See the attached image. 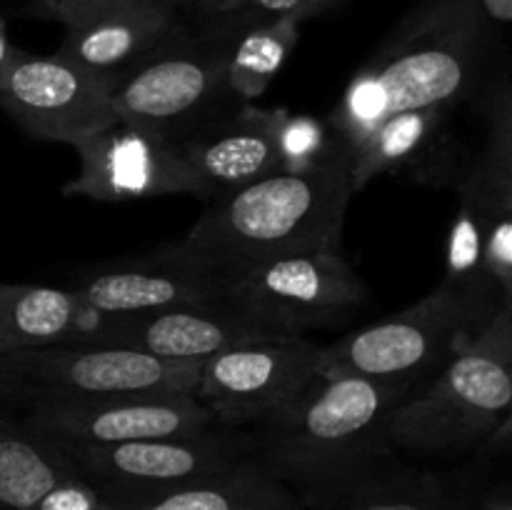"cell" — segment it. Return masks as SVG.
I'll return each instance as SVG.
<instances>
[{"instance_id": "6", "label": "cell", "mask_w": 512, "mask_h": 510, "mask_svg": "<svg viewBox=\"0 0 512 510\" xmlns=\"http://www.w3.org/2000/svg\"><path fill=\"white\" fill-rule=\"evenodd\" d=\"M200 365L115 345H53L0 355V398L193 395Z\"/></svg>"}, {"instance_id": "27", "label": "cell", "mask_w": 512, "mask_h": 510, "mask_svg": "<svg viewBox=\"0 0 512 510\" xmlns=\"http://www.w3.org/2000/svg\"><path fill=\"white\" fill-rule=\"evenodd\" d=\"M25 510H110V498L80 473L60 480L45 490Z\"/></svg>"}, {"instance_id": "22", "label": "cell", "mask_w": 512, "mask_h": 510, "mask_svg": "<svg viewBox=\"0 0 512 510\" xmlns=\"http://www.w3.org/2000/svg\"><path fill=\"white\" fill-rule=\"evenodd\" d=\"M308 510H470L443 478L410 470L383 455L318 495Z\"/></svg>"}, {"instance_id": "28", "label": "cell", "mask_w": 512, "mask_h": 510, "mask_svg": "<svg viewBox=\"0 0 512 510\" xmlns=\"http://www.w3.org/2000/svg\"><path fill=\"white\" fill-rule=\"evenodd\" d=\"M135 3V0H35L28 8L23 10V15L28 18H40V20H55V23L73 25L80 20L90 18L95 13H103V10L118 8V5ZM163 3L175 5V8H183V0H163Z\"/></svg>"}, {"instance_id": "21", "label": "cell", "mask_w": 512, "mask_h": 510, "mask_svg": "<svg viewBox=\"0 0 512 510\" xmlns=\"http://www.w3.org/2000/svg\"><path fill=\"white\" fill-rule=\"evenodd\" d=\"M110 510H308L258 458L148 498H110Z\"/></svg>"}, {"instance_id": "18", "label": "cell", "mask_w": 512, "mask_h": 510, "mask_svg": "<svg viewBox=\"0 0 512 510\" xmlns=\"http://www.w3.org/2000/svg\"><path fill=\"white\" fill-rule=\"evenodd\" d=\"M275 115L278 108L263 110L245 103L230 120L180 143V153L210 195L245 188L283 170L275 143Z\"/></svg>"}, {"instance_id": "14", "label": "cell", "mask_w": 512, "mask_h": 510, "mask_svg": "<svg viewBox=\"0 0 512 510\" xmlns=\"http://www.w3.org/2000/svg\"><path fill=\"white\" fill-rule=\"evenodd\" d=\"M85 305L108 318L155 313L175 305L220 303L223 273L180 245L148 258L123 260L78 275L68 285Z\"/></svg>"}, {"instance_id": "29", "label": "cell", "mask_w": 512, "mask_h": 510, "mask_svg": "<svg viewBox=\"0 0 512 510\" xmlns=\"http://www.w3.org/2000/svg\"><path fill=\"white\" fill-rule=\"evenodd\" d=\"M343 3L348 0H250L243 13L238 15H253L260 20L290 18L295 23H303V20L318 18L328 10L340 8Z\"/></svg>"}, {"instance_id": "12", "label": "cell", "mask_w": 512, "mask_h": 510, "mask_svg": "<svg viewBox=\"0 0 512 510\" xmlns=\"http://www.w3.org/2000/svg\"><path fill=\"white\" fill-rule=\"evenodd\" d=\"M223 93H228L223 45L183 38L178 28L115 83L113 100L120 120L173 138L180 125L208 113Z\"/></svg>"}, {"instance_id": "3", "label": "cell", "mask_w": 512, "mask_h": 510, "mask_svg": "<svg viewBox=\"0 0 512 510\" xmlns=\"http://www.w3.org/2000/svg\"><path fill=\"white\" fill-rule=\"evenodd\" d=\"M410 385L360 375H315L295 400L263 420L255 458L303 505L390 455L385 420Z\"/></svg>"}, {"instance_id": "15", "label": "cell", "mask_w": 512, "mask_h": 510, "mask_svg": "<svg viewBox=\"0 0 512 510\" xmlns=\"http://www.w3.org/2000/svg\"><path fill=\"white\" fill-rule=\"evenodd\" d=\"M273 330L220 303L175 305L143 315L108 318L93 345H115L158 355L163 360L203 363L220 350L273 338Z\"/></svg>"}, {"instance_id": "16", "label": "cell", "mask_w": 512, "mask_h": 510, "mask_svg": "<svg viewBox=\"0 0 512 510\" xmlns=\"http://www.w3.org/2000/svg\"><path fill=\"white\" fill-rule=\"evenodd\" d=\"M453 108H423L383 120L350 153L353 193H360L378 175H408L423 185L445 188L460 180L453 143L445 135V120Z\"/></svg>"}, {"instance_id": "5", "label": "cell", "mask_w": 512, "mask_h": 510, "mask_svg": "<svg viewBox=\"0 0 512 510\" xmlns=\"http://www.w3.org/2000/svg\"><path fill=\"white\" fill-rule=\"evenodd\" d=\"M490 320L493 315L440 283L410 308L320 348L315 373L393 380L413 388L425 375L443 368L458 345Z\"/></svg>"}, {"instance_id": "1", "label": "cell", "mask_w": 512, "mask_h": 510, "mask_svg": "<svg viewBox=\"0 0 512 510\" xmlns=\"http://www.w3.org/2000/svg\"><path fill=\"white\" fill-rule=\"evenodd\" d=\"M493 23L478 0H420L355 70L330 113L348 155L398 113L455 108L485 93L493 73Z\"/></svg>"}, {"instance_id": "10", "label": "cell", "mask_w": 512, "mask_h": 510, "mask_svg": "<svg viewBox=\"0 0 512 510\" xmlns=\"http://www.w3.org/2000/svg\"><path fill=\"white\" fill-rule=\"evenodd\" d=\"M320 345L305 335H273L203 360L195 398L225 428L265 420L315 380Z\"/></svg>"}, {"instance_id": "32", "label": "cell", "mask_w": 512, "mask_h": 510, "mask_svg": "<svg viewBox=\"0 0 512 510\" xmlns=\"http://www.w3.org/2000/svg\"><path fill=\"white\" fill-rule=\"evenodd\" d=\"M475 510H512V498L508 485H500V488H493Z\"/></svg>"}, {"instance_id": "23", "label": "cell", "mask_w": 512, "mask_h": 510, "mask_svg": "<svg viewBox=\"0 0 512 510\" xmlns=\"http://www.w3.org/2000/svg\"><path fill=\"white\" fill-rule=\"evenodd\" d=\"M75 473L63 445L23 420L0 415V510H25L45 490Z\"/></svg>"}, {"instance_id": "34", "label": "cell", "mask_w": 512, "mask_h": 510, "mask_svg": "<svg viewBox=\"0 0 512 510\" xmlns=\"http://www.w3.org/2000/svg\"><path fill=\"white\" fill-rule=\"evenodd\" d=\"M25 3H28V5H30V3H35V0H25Z\"/></svg>"}, {"instance_id": "9", "label": "cell", "mask_w": 512, "mask_h": 510, "mask_svg": "<svg viewBox=\"0 0 512 510\" xmlns=\"http://www.w3.org/2000/svg\"><path fill=\"white\" fill-rule=\"evenodd\" d=\"M113 88V80L58 53L30 55L15 48L0 73V108L33 138L75 145L118 123Z\"/></svg>"}, {"instance_id": "8", "label": "cell", "mask_w": 512, "mask_h": 510, "mask_svg": "<svg viewBox=\"0 0 512 510\" xmlns=\"http://www.w3.org/2000/svg\"><path fill=\"white\" fill-rule=\"evenodd\" d=\"M63 448L83 478L118 500L175 490L255 458L253 438L235 435L225 425L170 438Z\"/></svg>"}, {"instance_id": "20", "label": "cell", "mask_w": 512, "mask_h": 510, "mask_svg": "<svg viewBox=\"0 0 512 510\" xmlns=\"http://www.w3.org/2000/svg\"><path fill=\"white\" fill-rule=\"evenodd\" d=\"M108 315L70 288L0 283V355L98 340Z\"/></svg>"}, {"instance_id": "7", "label": "cell", "mask_w": 512, "mask_h": 510, "mask_svg": "<svg viewBox=\"0 0 512 510\" xmlns=\"http://www.w3.org/2000/svg\"><path fill=\"white\" fill-rule=\"evenodd\" d=\"M368 300V288L338 250L288 253L223 273V303L283 335L343 323Z\"/></svg>"}, {"instance_id": "30", "label": "cell", "mask_w": 512, "mask_h": 510, "mask_svg": "<svg viewBox=\"0 0 512 510\" xmlns=\"http://www.w3.org/2000/svg\"><path fill=\"white\" fill-rule=\"evenodd\" d=\"M250 0H183L185 8H195L205 15H238Z\"/></svg>"}, {"instance_id": "4", "label": "cell", "mask_w": 512, "mask_h": 510, "mask_svg": "<svg viewBox=\"0 0 512 510\" xmlns=\"http://www.w3.org/2000/svg\"><path fill=\"white\" fill-rule=\"evenodd\" d=\"M512 403V308H500L463 340L428 390L390 410L385 440L415 453H460L508 440Z\"/></svg>"}, {"instance_id": "24", "label": "cell", "mask_w": 512, "mask_h": 510, "mask_svg": "<svg viewBox=\"0 0 512 510\" xmlns=\"http://www.w3.org/2000/svg\"><path fill=\"white\" fill-rule=\"evenodd\" d=\"M458 190V210L450 223L448 248H445V278L443 285L473 303L483 313L495 315L503 305L500 295L495 293L483 263V195H480V180L475 165H468L455 183Z\"/></svg>"}, {"instance_id": "17", "label": "cell", "mask_w": 512, "mask_h": 510, "mask_svg": "<svg viewBox=\"0 0 512 510\" xmlns=\"http://www.w3.org/2000/svg\"><path fill=\"white\" fill-rule=\"evenodd\" d=\"M180 28L178 8L163 0H135L65 25L55 53L118 83Z\"/></svg>"}, {"instance_id": "11", "label": "cell", "mask_w": 512, "mask_h": 510, "mask_svg": "<svg viewBox=\"0 0 512 510\" xmlns=\"http://www.w3.org/2000/svg\"><path fill=\"white\" fill-rule=\"evenodd\" d=\"M80 155V173L63 195L125 203V200L200 195L210 198L203 180L180 153L178 140L145 125L118 123L73 145Z\"/></svg>"}, {"instance_id": "33", "label": "cell", "mask_w": 512, "mask_h": 510, "mask_svg": "<svg viewBox=\"0 0 512 510\" xmlns=\"http://www.w3.org/2000/svg\"><path fill=\"white\" fill-rule=\"evenodd\" d=\"M15 53V45L10 43L8 38V25H5V18H0V73L5 70V65L10 63Z\"/></svg>"}, {"instance_id": "31", "label": "cell", "mask_w": 512, "mask_h": 510, "mask_svg": "<svg viewBox=\"0 0 512 510\" xmlns=\"http://www.w3.org/2000/svg\"><path fill=\"white\" fill-rule=\"evenodd\" d=\"M483 8L485 18L493 25H510L512 23V0H478Z\"/></svg>"}, {"instance_id": "25", "label": "cell", "mask_w": 512, "mask_h": 510, "mask_svg": "<svg viewBox=\"0 0 512 510\" xmlns=\"http://www.w3.org/2000/svg\"><path fill=\"white\" fill-rule=\"evenodd\" d=\"M300 23L290 18L258 20L225 48V88L243 103L265 93L298 45Z\"/></svg>"}, {"instance_id": "26", "label": "cell", "mask_w": 512, "mask_h": 510, "mask_svg": "<svg viewBox=\"0 0 512 510\" xmlns=\"http://www.w3.org/2000/svg\"><path fill=\"white\" fill-rule=\"evenodd\" d=\"M275 143H278L280 165L290 173L323 163L343 145L313 115H295L283 108H278L275 115Z\"/></svg>"}, {"instance_id": "2", "label": "cell", "mask_w": 512, "mask_h": 510, "mask_svg": "<svg viewBox=\"0 0 512 510\" xmlns=\"http://www.w3.org/2000/svg\"><path fill=\"white\" fill-rule=\"evenodd\" d=\"M350 155L340 145L308 170H278L218 195L180 248L220 273L303 250H338L353 200Z\"/></svg>"}, {"instance_id": "13", "label": "cell", "mask_w": 512, "mask_h": 510, "mask_svg": "<svg viewBox=\"0 0 512 510\" xmlns=\"http://www.w3.org/2000/svg\"><path fill=\"white\" fill-rule=\"evenodd\" d=\"M23 423L63 445H110L188 435L218 425L195 395L30 400Z\"/></svg>"}, {"instance_id": "19", "label": "cell", "mask_w": 512, "mask_h": 510, "mask_svg": "<svg viewBox=\"0 0 512 510\" xmlns=\"http://www.w3.org/2000/svg\"><path fill=\"white\" fill-rule=\"evenodd\" d=\"M488 143L475 160L483 195V263L495 293L512 308V93L508 78L485 88Z\"/></svg>"}]
</instances>
